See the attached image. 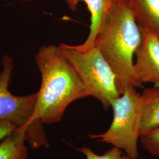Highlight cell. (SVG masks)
<instances>
[{
  "label": "cell",
  "instance_id": "8fae6325",
  "mask_svg": "<svg viewBox=\"0 0 159 159\" xmlns=\"http://www.w3.org/2000/svg\"><path fill=\"white\" fill-rule=\"evenodd\" d=\"M77 150L83 154L85 159H132L126 154L123 153V150L113 146L102 155L96 153L87 147H83Z\"/></svg>",
  "mask_w": 159,
  "mask_h": 159
},
{
  "label": "cell",
  "instance_id": "8992f818",
  "mask_svg": "<svg viewBox=\"0 0 159 159\" xmlns=\"http://www.w3.org/2000/svg\"><path fill=\"white\" fill-rule=\"evenodd\" d=\"M140 31L142 40L135 53L134 70L143 83L159 87V39L144 30Z\"/></svg>",
  "mask_w": 159,
  "mask_h": 159
},
{
  "label": "cell",
  "instance_id": "5b68a950",
  "mask_svg": "<svg viewBox=\"0 0 159 159\" xmlns=\"http://www.w3.org/2000/svg\"><path fill=\"white\" fill-rule=\"evenodd\" d=\"M113 118L108 130L90 138L111 144L123 150L132 159L139 157L140 139V94L136 88L129 87L112 104Z\"/></svg>",
  "mask_w": 159,
  "mask_h": 159
},
{
  "label": "cell",
  "instance_id": "3957f363",
  "mask_svg": "<svg viewBox=\"0 0 159 159\" xmlns=\"http://www.w3.org/2000/svg\"><path fill=\"white\" fill-rule=\"evenodd\" d=\"M14 69L13 60L8 55L2 59L0 72V121H7L24 132L25 141L33 148H48L50 144L44 129V123L33 118L37 92L17 96L8 90Z\"/></svg>",
  "mask_w": 159,
  "mask_h": 159
},
{
  "label": "cell",
  "instance_id": "5bb4252c",
  "mask_svg": "<svg viewBox=\"0 0 159 159\" xmlns=\"http://www.w3.org/2000/svg\"><path fill=\"white\" fill-rule=\"evenodd\" d=\"M17 1H21V2H30L33 0H17Z\"/></svg>",
  "mask_w": 159,
  "mask_h": 159
},
{
  "label": "cell",
  "instance_id": "277c9868",
  "mask_svg": "<svg viewBox=\"0 0 159 159\" xmlns=\"http://www.w3.org/2000/svg\"><path fill=\"white\" fill-rule=\"evenodd\" d=\"M63 53L79 76L88 96L96 98L104 109L111 107L120 93L117 76L96 47L83 51L60 44Z\"/></svg>",
  "mask_w": 159,
  "mask_h": 159
},
{
  "label": "cell",
  "instance_id": "7c38bea8",
  "mask_svg": "<svg viewBox=\"0 0 159 159\" xmlns=\"http://www.w3.org/2000/svg\"><path fill=\"white\" fill-rule=\"evenodd\" d=\"M139 142L148 153L159 157V127L142 134Z\"/></svg>",
  "mask_w": 159,
  "mask_h": 159
},
{
  "label": "cell",
  "instance_id": "4fadbf2b",
  "mask_svg": "<svg viewBox=\"0 0 159 159\" xmlns=\"http://www.w3.org/2000/svg\"><path fill=\"white\" fill-rule=\"evenodd\" d=\"M17 130V127L10 122L0 121V140L5 139Z\"/></svg>",
  "mask_w": 159,
  "mask_h": 159
},
{
  "label": "cell",
  "instance_id": "30bf717a",
  "mask_svg": "<svg viewBox=\"0 0 159 159\" xmlns=\"http://www.w3.org/2000/svg\"><path fill=\"white\" fill-rule=\"evenodd\" d=\"M25 133L22 130L15 131L0 144V159H28Z\"/></svg>",
  "mask_w": 159,
  "mask_h": 159
},
{
  "label": "cell",
  "instance_id": "52a82bcc",
  "mask_svg": "<svg viewBox=\"0 0 159 159\" xmlns=\"http://www.w3.org/2000/svg\"><path fill=\"white\" fill-rule=\"evenodd\" d=\"M64 1L72 11H77L78 4L80 1H83L87 5L91 14L89 34L83 44L73 46L80 51L90 50L94 46L97 36L117 0H64Z\"/></svg>",
  "mask_w": 159,
  "mask_h": 159
},
{
  "label": "cell",
  "instance_id": "9c48e42d",
  "mask_svg": "<svg viewBox=\"0 0 159 159\" xmlns=\"http://www.w3.org/2000/svg\"><path fill=\"white\" fill-rule=\"evenodd\" d=\"M159 127V87L144 89L140 94V136Z\"/></svg>",
  "mask_w": 159,
  "mask_h": 159
},
{
  "label": "cell",
  "instance_id": "6da1fadb",
  "mask_svg": "<svg viewBox=\"0 0 159 159\" xmlns=\"http://www.w3.org/2000/svg\"><path fill=\"white\" fill-rule=\"evenodd\" d=\"M35 60L41 83L33 118L47 125L59 123L71 103L89 96L60 46H42Z\"/></svg>",
  "mask_w": 159,
  "mask_h": 159
},
{
  "label": "cell",
  "instance_id": "ba28073f",
  "mask_svg": "<svg viewBox=\"0 0 159 159\" xmlns=\"http://www.w3.org/2000/svg\"><path fill=\"white\" fill-rule=\"evenodd\" d=\"M129 3L139 27L159 39V0H129Z\"/></svg>",
  "mask_w": 159,
  "mask_h": 159
},
{
  "label": "cell",
  "instance_id": "7a4b0ae2",
  "mask_svg": "<svg viewBox=\"0 0 159 159\" xmlns=\"http://www.w3.org/2000/svg\"><path fill=\"white\" fill-rule=\"evenodd\" d=\"M141 40L140 29L129 0H117L97 35L94 46L116 75L121 95L127 87L143 86V83L136 73L133 61Z\"/></svg>",
  "mask_w": 159,
  "mask_h": 159
}]
</instances>
